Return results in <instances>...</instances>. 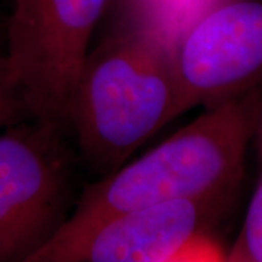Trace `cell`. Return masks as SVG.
Segmentation results:
<instances>
[{
    "label": "cell",
    "instance_id": "6da1fadb",
    "mask_svg": "<svg viewBox=\"0 0 262 262\" xmlns=\"http://www.w3.org/2000/svg\"><path fill=\"white\" fill-rule=\"evenodd\" d=\"M261 91L204 108L160 144L103 175L20 262H79L95 234L121 215L173 200H227L242 178Z\"/></svg>",
    "mask_w": 262,
    "mask_h": 262
},
{
    "label": "cell",
    "instance_id": "7a4b0ae2",
    "mask_svg": "<svg viewBox=\"0 0 262 262\" xmlns=\"http://www.w3.org/2000/svg\"><path fill=\"white\" fill-rule=\"evenodd\" d=\"M181 115L172 42L114 27L84 60L66 113L86 165L106 175Z\"/></svg>",
    "mask_w": 262,
    "mask_h": 262
},
{
    "label": "cell",
    "instance_id": "3957f363",
    "mask_svg": "<svg viewBox=\"0 0 262 262\" xmlns=\"http://www.w3.org/2000/svg\"><path fill=\"white\" fill-rule=\"evenodd\" d=\"M111 0H10L3 57L28 118L66 125L76 80Z\"/></svg>",
    "mask_w": 262,
    "mask_h": 262
},
{
    "label": "cell",
    "instance_id": "277c9868",
    "mask_svg": "<svg viewBox=\"0 0 262 262\" xmlns=\"http://www.w3.org/2000/svg\"><path fill=\"white\" fill-rule=\"evenodd\" d=\"M64 127L29 118L0 130V262H20L61 223L75 169Z\"/></svg>",
    "mask_w": 262,
    "mask_h": 262
},
{
    "label": "cell",
    "instance_id": "5b68a950",
    "mask_svg": "<svg viewBox=\"0 0 262 262\" xmlns=\"http://www.w3.org/2000/svg\"><path fill=\"white\" fill-rule=\"evenodd\" d=\"M181 115L262 88V0H215L172 44Z\"/></svg>",
    "mask_w": 262,
    "mask_h": 262
},
{
    "label": "cell",
    "instance_id": "8992f818",
    "mask_svg": "<svg viewBox=\"0 0 262 262\" xmlns=\"http://www.w3.org/2000/svg\"><path fill=\"white\" fill-rule=\"evenodd\" d=\"M225 201L173 200L121 215L95 234L79 262H169L204 234Z\"/></svg>",
    "mask_w": 262,
    "mask_h": 262
},
{
    "label": "cell",
    "instance_id": "52a82bcc",
    "mask_svg": "<svg viewBox=\"0 0 262 262\" xmlns=\"http://www.w3.org/2000/svg\"><path fill=\"white\" fill-rule=\"evenodd\" d=\"M111 5L115 6V27L150 31L172 44L188 24L179 0H111Z\"/></svg>",
    "mask_w": 262,
    "mask_h": 262
},
{
    "label": "cell",
    "instance_id": "ba28073f",
    "mask_svg": "<svg viewBox=\"0 0 262 262\" xmlns=\"http://www.w3.org/2000/svg\"><path fill=\"white\" fill-rule=\"evenodd\" d=\"M226 262H262V172L246 210L242 230Z\"/></svg>",
    "mask_w": 262,
    "mask_h": 262
},
{
    "label": "cell",
    "instance_id": "9c48e42d",
    "mask_svg": "<svg viewBox=\"0 0 262 262\" xmlns=\"http://www.w3.org/2000/svg\"><path fill=\"white\" fill-rule=\"evenodd\" d=\"M28 117L18 91L10 79L5 57L0 56V130L13 122H18L22 117Z\"/></svg>",
    "mask_w": 262,
    "mask_h": 262
},
{
    "label": "cell",
    "instance_id": "30bf717a",
    "mask_svg": "<svg viewBox=\"0 0 262 262\" xmlns=\"http://www.w3.org/2000/svg\"><path fill=\"white\" fill-rule=\"evenodd\" d=\"M169 262H226V259L214 242L203 234L184 246Z\"/></svg>",
    "mask_w": 262,
    "mask_h": 262
},
{
    "label": "cell",
    "instance_id": "8fae6325",
    "mask_svg": "<svg viewBox=\"0 0 262 262\" xmlns=\"http://www.w3.org/2000/svg\"><path fill=\"white\" fill-rule=\"evenodd\" d=\"M253 134L256 136L258 146H259V151H261V156H262V91H261V96H259V103H258L256 118H255V130H253Z\"/></svg>",
    "mask_w": 262,
    "mask_h": 262
},
{
    "label": "cell",
    "instance_id": "7c38bea8",
    "mask_svg": "<svg viewBox=\"0 0 262 262\" xmlns=\"http://www.w3.org/2000/svg\"><path fill=\"white\" fill-rule=\"evenodd\" d=\"M0 54H3V24H0Z\"/></svg>",
    "mask_w": 262,
    "mask_h": 262
},
{
    "label": "cell",
    "instance_id": "4fadbf2b",
    "mask_svg": "<svg viewBox=\"0 0 262 262\" xmlns=\"http://www.w3.org/2000/svg\"><path fill=\"white\" fill-rule=\"evenodd\" d=\"M0 56H2V54H0Z\"/></svg>",
    "mask_w": 262,
    "mask_h": 262
}]
</instances>
